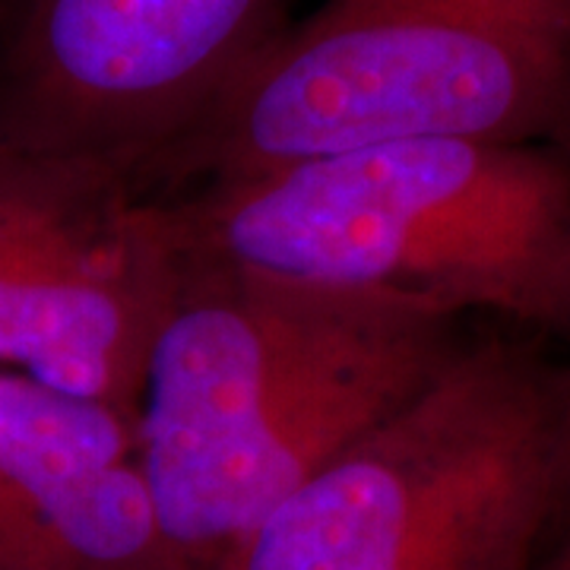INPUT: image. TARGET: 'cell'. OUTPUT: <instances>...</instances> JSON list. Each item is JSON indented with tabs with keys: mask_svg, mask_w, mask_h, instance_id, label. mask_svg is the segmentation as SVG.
Instances as JSON below:
<instances>
[{
	"mask_svg": "<svg viewBox=\"0 0 570 570\" xmlns=\"http://www.w3.org/2000/svg\"><path fill=\"white\" fill-rule=\"evenodd\" d=\"M463 346L450 317L184 254L137 406L165 570H225Z\"/></svg>",
	"mask_w": 570,
	"mask_h": 570,
	"instance_id": "6da1fadb",
	"label": "cell"
},
{
	"mask_svg": "<svg viewBox=\"0 0 570 570\" xmlns=\"http://www.w3.org/2000/svg\"><path fill=\"white\" fill-rule=\"evenodd\" d=\"M181 254L460 321L570 330V153L403 140L159 197Z\"/></svg>",
	"mask_w": 570,
	"mask_h": 570,
	"instance_id": "7a4b0ae2",
	"label": "cell"
},
{
	"mask_svg": "<svg viewBox=\"0 0 570 570\" xmlns=\"http://www.w3.org/2000/svg\"><path fill=\"white\" fill-rule=\"evenodd\" d=\"M403 140L570 153V0H326L266 45L146 194Z\"/></svg>",
	"mask_w": 570,
	"mask_h": 570,
	"instance_id": "3957f363",
	"label": "cell"
},
{
	"mask_svg": "<svg viewBox=\"0 0 570 570\" xmlns=\"http://www.w3.org/2000/svg\"><path fill=\"white\" fill-rule=\"evenodd\" d=\"M568 501V367L466 343L225 570H535Z\"/></svg>",
	"mask_w": 570,
	"mask_h": 570,
	"instance_id": "277c9868",
	"label": "cell"
},
{
	"mask_svg": "<svg viewBox=\"0 0 570 570\" xmlns=\"http://www.w3.org/2000/svg\"><path fill=\"white\" fill-rule=\"evenodd\" d=\"M285 26V0H3L0 140L146 194Z\"/></svg>",
	"mask_w": 570,
	"mask_h": 570,
	"instance_id": "5b68a950",
	"label": "cell"
},
{
	"mask_svg": "<svg viewBox=\"0 0 570 570\" xmlns=\"http://www.w3.org/2000/svg\"><path fill=\"white\" fill-rule=\"evenodd\" d=\"M181 269L163 200L0 140V371L137 419Z\"/></svg>",
	"mask_w": 570,
	"mask_h": 570,
	"instance_id": "8992f818",
	"label": "cell"
},
{
	"mask_svg": "<svg viewBox=\"0 0 570 570\" xmlns=\"http://www.w3.org/2000/svg\"><path fill=\"white\" fill-rule=\"evenodd\" d=\"M0 570H165L137 419L0 371Z\"/></svg>",
	"mask_w": 570,
	"mask_h": 570,
	"instance_id": "52a82bcc",
	"label": "cell"
},
{
	"mask_svg": "<svg viewBox=\"0 0 570 570\" xmlns=\"http://www.w3.org/2000/svg\"><path fill=\"white\" fill-rule=\"evenodd\" d=\"M535 570H570V491L564 510H561V520H558V530L551 535L549 549Z\"/></svg>",
	"mask_w": 570,
	"mask_h": 570,
	"instance_id": "ba28073f",
	"label": "cell"
},
{
	"mask_svg": "<svg viewBox=\"0 0 570 570\" xmlns=\"http://www.w3.org/2000/svg\"><path fill=\"white\" fill-rule=\"evenodd\" d=\"M568 491H570V367H568Z\"/></svg>",
	"mask_w": 570,
	"mask_h": 570,
	"instance_id": "9c48e42d",
	"label": "cell"
},
{
	"mask_svg": "<svg viewBox=\"0 0 570 570\" xmlns=\"http://www.w3.org/2000/svg\"><path fill=\"white\" fill-rule=\"evenodd\" d=\"M0 7H3V0H0Z\"/></svg>",
	"mask_w": 570,
	"mask_h": 570,
	"instance_id": "30bf717a",
	"label": "cell"
}]
</instances>
